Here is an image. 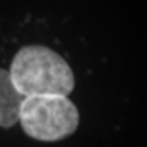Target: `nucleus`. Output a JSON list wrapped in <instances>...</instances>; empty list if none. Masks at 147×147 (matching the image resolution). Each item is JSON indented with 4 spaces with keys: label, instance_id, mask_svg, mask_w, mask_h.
<instances>
[{
    "label": "nucleus",
    "instance_id": "f257e3e1",
    "mask_svg": "<svg viewBox=\"0 0 147 147\" xmlns=\"http://www.w3.org/2000/svg\"><path fill=\"white\" fill-rule=\"evenodd\" d=\"M12 83L25 97L64 95L75 86L72 69L59 53L41 45L22 48L11 63Z\"/></svg>",
    "mask_w": 147,
    "mask_h": 147
},
{
    "label": "nucleus",
    "instance_id": "f03ea898",
    "mask_svg": "<svg viewBox=\"0 0 147 147\" xmlns=\"http://www.w3.org/2000/svg\"><path fill=\"white\" fill-rule=\"evenodd\" d=\"M22 129L40 142H57L72 135L79 125V112L64 95L25 97L19 112Z\"/></svg>",
    "mask_w": 147,
    "mask_h": 147
},
{
    "label": "nucleus",
    "instance_id": "7ed1b4c3",
    "mask_svg": "<svg viewBox=\"0 0 147 147\" xmlns=\"http://www.w3.org/2000/svg\"><path fill=\"white\" fill-rule=\"evenodd\" d=\"M23 100L25 95L12 83L10 72L0 69V127L10 128L19 121Z\"/></svg>",
    "mask_w": 147,
    "mask_h": 147
}]
</instances>
